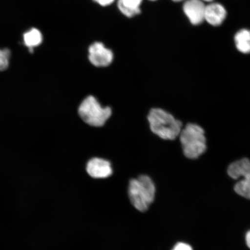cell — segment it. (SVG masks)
Wrapping results in <instances>:
<instances>
[{
  "mask_svg": "<svg viewBox=\"0 0 250 250\" xmlns=\"http://www.w3.org/2000/svg\"><path fill=\"white\" fill-rule=\"evenodd\" d=\"M173 1H176V2H179V1H183V0H173Z\"/></svg>",
  "mask_w": 250,
  "mask_h": 250,
  "instance_id": "obj_18",
  "label": "cell"
},
{
  "mask_svg": "<svg viewBox=\"0 0 250 250\" xmlns=\"http://www.w3.org/2000/svg\"><path fill=\"white\" fill-rule=\"evenodd\" d=\"M172 250H193L191 247L184 243H177Z\"/></svg>",
  "mask_w": 250,
  "mask_h": 250,
  "instance_id": "obj_14",
  "label": "cell"
},
{
  "mask_svg": "<svg viewBox=\"0 0 250 250\" xmlns=\"http://www.w3.org/2000/svg\"><path fill=\"white\" fill-rule=\"evenodd\" d=\"M42 33L36 28H32L23 34L24 44L30 53H33L34 48L42 44Z\"/></svg>",
  "mask_w": 250,
  "mask_h": 250,
  "instance_id": "obj_11",
  "label": "cell"
},
{
  "mask_svg": "<svg viewBox=\"0 0 250 250\" xmlns=\"http://www.w3.org/2000/svg\"><path fill=\"white\" fill-rule=\"evenodd\" d=\"M78 114L85 123L93 127H101L111 116L110 107H103L95 97L87 96L81 103Z\"/></svg>",
  "mask_w": 250,
  "mask_h": 250,
  "instance_id": "obj_4",
  "label": "cell"
},
{
  "mask_svg": "<svg viewBox=\"0 0 250 250\" xmlns=\"http://www.w3.org/2000/svg\"><path fill=\"white\" fill-rule=\"evenodd\" d=\"M203 1H207V2H211L214 1V0H203Z\"/></svg>",
  "mask_w": 250,
  "mask_h": 250,
  "instance_id": "obj_17",
  "label": "cell"
},
{
  "mask_svg": "<svg viewBox=\"0 0 250 250\" xmlns=\"http://www.w3.org/2000/svg\"><path fill=\"white\" fill-rule=\"evenodd\" d=\"M236 48L243 54L250 53V30L242 29L240 30L234 37Z\"/></svg>",
  "mask_w": 250,
  "mask_h": 250,
  "instance_id": "obj_12",
  "label": "cell"
},
{
  "mask_svg": "<svg viewBox=\"0 0 250 250\" xmlns=\"http://www.w3.org/2000/svg\"><path fill=\"white\" fill-rule=\"evenodd\" d=\"M87 173L94 179H106L112 174L110 162L105 159L94 158L87 162Z\"/></svg>",
  "mask_w": 250,
  "mask_h": 250,
  "instance_id": "obj_7",
  "label": "cell"
},
{
  "mask_svg": "<svg viewBox=\"0 0 250 250\" xmlns=\"http://www.w3.org/2000/svg\"><path fill=\"white\" fill-rule=\"evenodd\" d=\"M226 9L218 3H211L206 6L205 20L214 26H220L226 20Z\"/></svg>",
  "mask_w": 250,
  "mask_h": 250,
  "instance_id": "obj_9",
  "label": "cell"
},
{
  "mask_svg": "<svg viewBox=\"0 0 250 250\" xmlns=\"http://www.w3.org/2000/svg\"><path fill=\"white\" fill-rule=\"evenodd\" d=\"M246 240L247 245H248L249 248L250 249V231H249V232L247 233Z\"/></svg>",
  "mask_w": 250,
  "mask_h": 250,
  "instance_id": "obj_16",
  "label": "cell"
},
{
  "mask_svg": "<svg viewBox=\"0 0 250 250\" xmlns=\"http://www.w3.org/2000/svg\"><path fill=\"white\" fill-rule=\"evenodd\" d=\"M150 129L164 140L176 139L182 130V123L161 108H152L148 115Z\"/></svg>",
  "mask_w": 250,
  "mask_h": 250,
  "instance_id": "obj_1",
  "label": "cell"
},
{
  "mask_svg": "<svg viewBox=\"0 0 250 250\" xmlns=\"http://www.w3.org/2000/svg\"><path fill=\"white\" fill-rule=\"evenodd\" d=\"M228 173L233 179H241L234 186L237 194L250 199V161L243 158L234 162L228 169Z\"/></svg>",
  "mask_w": 250,
  "mask_h": 250,
  "instance_id": "obj_5",
  "label": "cell"
},
{
  "mask_svg": "<svg viewBox=\"0 0 250 250\" xmlns=\"http://www.w3.org/2000/svg\"><path fill=\"white\" fill-rule=\"evenodd\" d=\"M179 136L184 154L187 158L195 159L204 154L207 148L206 138L204 130L199 125L187 124Z\"/></svg>",
  "mask_w": 250,
  "mask_h": 250,
  "instance_id": "obj_3",
  "label": "cell"
},
{
  "mask_svg": "<svg viewBox=\"0 0 250 250\" xmlns=\"http://www.w3.org/2000/svg\"><path fill=\"white\" fill-rule=\"evenodd\" d=\"M128 192L134 207L137 210L145 212L154 201L156 188L151 178L143 175L130 181Z\"/></svg>",
  "mask_w": 250,
  "mask_h": 250,
  "instance_id": "obj_2",
  "label": "cell"
},
{
  "mask_svg": "<svg viewBox=\"0 0 250 250\" xmlns=\"http://www.w3.org/2000/svg\"><path fill=\"white\" fill-rule=\"evenodd\" d=\"M102 6H107L113 3L115 0H93Z\"/></svg>",
  "mask_w": 250,
  "mask_h": 250,
  "instance_id": "obj_15",
  "label": "cell"
},
{
  "mask_svg": "<svg viewBox=\"0 0 250 250\" xmlns=\"http://www.w3.org/2000/svg\"><path fill=\"white\" fill-rule=\"evenodd\" d=\"M205 9L202 0H187L183 6L184 13L193 25L201 24L205 21Z\"/></svg>",
  "mask_w": 250,
  "mask_h": 250,
  "instance_id": "obj_8",
  "label": "cell"
},
{
  "mask_svg": "<svg viewBox=\"0 0 250 250\" xmlns=\"http://www.w3.org/2000/svg\"><path fill=\"white\" fill-rule=\"evenodd\" d=\"M10 57L11 51L9 49H0V71H4L7 69Z\"/></svg>",
  "mask_w": 250,
  "mask_h": 250,
  "instance_id": "obj_13",
  "label": "cell"
},
{
  "mask_svg": "<svg viewBox=\"0 0 250 250\" xmlns=\"http://www.w3.org/2000/svg\"><path fill=\"white\" fill-rule=\"evenodd\" d=\"M142 1L143 0H118V7L126 17L132 18L140 14Z\"/></svg>",
  "mask_w": 250,
  "mask_h": 250,
  "instance_id": "obj_10",
  "label": "cell"
},
{
  "mask_svg": "<svg viewBox=\"0 0 250 250\" xmlns=\"http://www.w3.org/2000/svg\"><path fill=\"white\" fill-rule=\"evenodd\" d=\"M150 1H156V0H150Z\"/></svg>",
  "mask_w": 250,
  "mask_h": 250,
  "instance_id": "obj_19",
  "label": "cell"
},
{
  "mask_svg": "<svg viewBox=\"0 0 250 250\" xmlns=\"http://www.w3.org/2000/svg\"><path fill=\"white\" fill-rule=\"evenodd\" d=\"M113 58L111 50L105 48L101 42H95L89 47V59L96 67H107L111 63Z\"/></svg>",
  "mask_w": 250,
  "mask_h": 250,
  "instance_id": "obj_6",
  "label": "cell"
}]
</instances>
